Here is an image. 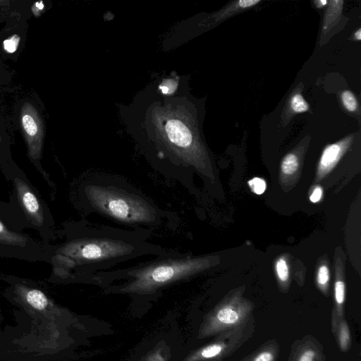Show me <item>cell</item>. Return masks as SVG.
<instances>
[{
  "label": "cell",
  "mask_w": 361,
  "mask_h": 361,
  "mask_svg": "<svg viewBox=\"0 0 361 361\" xmlns=\"http://www.w3.org/2000/svg\"><path fill=\"white\" fill-rule=\"evenodd\" d=\"M196 107L181 79L171 94L161 93L156 84L149 86L123 116L128 131L151 166L188 190L192 189L193 174L212 183L216 180Z\"/></svg>",
  "instance_id": "obj_1"
},
{
  "label": "cell",
  "mask_w": 361,
  "mask_h": 361,
  "mask_svg": "<svg viewBox=\"0 0 361 361\" xmlns=\"http://www.w3.org/2000/svg\"><path fill=\"white\" fill-rule=\"evenodd\" d=\"M152 233L87 224L56 250L59 271L64 277L87 279L133 259L166 253L169 250L147 240Z\"/></svg>",
  "instance_id": "obj_2"
},
{
  "label": "cell",
  "mask_w": 361,
  "mask_h": 361,
  "mask_svg": "<svg viewBox=\"0 0 361 361\" xmlns=\"http://www.w3.org/2000/svg\"><path fill=\"white\" fill-rule=\"evenodd\" d=\"M80 195L86 211L130 230L152 233L156 228H176L179 223L176 213L159 207L139 188L118 175H90L81 184Z\"/></svg>",
  "instance_id": "obj_3"
},
{
  "label": "cell",
  "mask_w": 361,
  "mask_h": 361,
  "mask_svg": "<svg viewBox=\"0 0 361 361\" xmlns=\"http://www.w3.org/2000/svg\"><path fill=\"white\" fill-rule=\"evenodd\" d=\"M220 263L216 255H193L177 250L156 256L133 267L98 272L87 279L99 284L122 280L115 287L119 291L152 294L176 282L190 279L216 267Z\"/></svg>",
  "instance_id": "obj_4"
},
{
  "label": "cell",
  "mask_w": 361,
  "mask_h": 361,
  "mask_svg": "<svg viewBox=\"0 0 361 361\" xmlns=\"http://www.w3.org/2000/svg\"><path fill=\"white\" fill-rule=\"evenodd\" d=\"M245 288L230 291L209 314L203 329L204 335L220 334L245 323L252 315L254 303L244 297Z\"/></svg>",
  "instance_id": "obj_5"
},
{
  "label": "cell",
  "mask_w": 361,
  "mask_h": 361,
  "mask_svg": "<svg viewBox=\"0 0 361 361\" xmlns=\"http://www.w3.org/2000/svg\"><path fill=\"white\" fill-rule=\"evenodd\" d=\"M255 331V320L252 314L245 323L220 333L214 343L200 351L199 357L204 361H221L247 342Z\"/></svg>",
  "instance_id": "obj_6"
},
{
  "label": "cell",
  "mask_w": 361,
  "mask_h": 361,
  "mask_svg": "<svg viewBox=\"0 0 361 361\" xmlns=\"http://www.w3.org/2000/svg\"><path fill=\"white\" fill-rule=\"evenodd\" d=\"M310 137H306L293 149L287 153L280 164L279 183L286 190H290L298 181Z\"/></svg>",
  "instance_id": "obj_7"
},
{
  "label": "cell",
  "mask_w": 361,
  "mask_h": 361,
  "mask_svg": "<svg viewBox=\"0 0 361 361\" xmlns=\"http://www.w3.org/2000/svg\"><path fill=\"white\" fill-rule=\"evenodd\" d=\"M354 135H348L341 140L326 145L318 161L314 182L322 180L337 165L342 157L351 147Z\"/></svg>",
  "instance_id": "obj_8"
},
{
  "label": "cell",
  "mask_w": 361,
  "mask_h": 361,
  "mask_svg": "<svg viewBox=\"0 0 361 361\" xmlns=\"http://www.w3.org/2000/svg\"><path fill=\"white\" fill-rule=\"evenodd\" d=\"M345 302V267L342 258L335 257V276L334 283V305L331 311V326L332 334L341 321L344 319Z\"/></svg>",
  "instance_id": "obj_9"
},
{
  "label": "cell",
  "mask_w": 361,
  "mask_h": 361,
  "mask_svg": "<svg viewBox=\"0 0 361 361\" xmlns=\"http://www.w3.org/2000/svg\"><path fill=\"white\" fill-rule=\"evenodd\" d=\"M287 361H326V356L321 343L307 335L293 343Z\"/></svg>",
  "instance_id": "obj_10"
},
{
  "label": "cell",
  "mask_w": 361,
  "mask_h": 361,
  "mask_svg": "<svg viewBox=\"0 0 361 361\" xmlns=\"http://www.w3.org/2000/svg\"><path fill=\"white\" fill-rule=\"evenodd\" d=\"M18 198L29 220L35 226H42L44 221L42 207L37 196L29 185L20 178H15Z\"/></svg>",
  "instance_id": "obj_11"
},
{
  "label": "cell",
  "mask_w": 361,
  "mask_h": 361,
  "mask_svg": "<svg viewBox=\"0 0 361 361\" xmlns=\"http://www.w3.org/2000/svg\"><path fill=\"white\" fill-rule=\"evenodd\" d=\"M21 125L26 136L29 154L36 159L40 157L42 149V133L39 120L30 110L23 111L20 118Z\"/></svg>",
  "instance_id": "obj_12"
},
{
  "label": "cell",
  "mask_w": 361,
  "mask_h": 361,
  "mask_svg": "<svg viewBox=\"0 0 361 361\" xmlns=\"http://www.w3.org/2000/svg\"><path fill=\"white\" fill-rule=\"evenodd\" d=\"M261 0H238L229 2L218 12L207 18L204 23L213 26L239 13L259 4Z\"/></svg>",
  "instance_id": "obj_13"
},
{
  "label": "cell",
  "mask_w": 361,
  "mask_h": 361,
  "mask_svg": "<svg viewBox=\"0 0 361 361\" xmlns=\"http://www.w3.org/2000/svg\"><path fill=\"white\" fill-rule=\"evenodd\" d=\"M302 85H298L290 94L283 111L281 121L283 126L287 125L293 116L307 112L310 109L307 102L302 94Z\"/></svg>",
  "instance_id": "obj_14"
},
{
  "label": "cell",
  "mask_w": 361,
  "mask_h": 361,
  "mask_svg": "<svg viewBox=\"0 0 361 361\" xmlns=\"http://www.w3.org/2000/svg\"><path fill=\"white\" fill-rule=\"evenodd\" d=\"M280 346L274 340H269L240 361H277Z\"/></svg>",
  "instance_id": "obj_15"
},
{
  "label": "cell",
  "mask_w": 361,
  "mask_h": 361,
  "mask_svg": "<svg viewBox=\"0 0 361 361\" xmlns=\"http://www.w3.org/2000/svg\"><path fill=\"white\" fill-rule=\"evenodd\" d=\"M343 0L329 1L327 8L324 15L322 35L327 34L338 23L343 8Z\"/></svg>",
  "instance_id": "obj_16"
},
{
  "label": "cell",
  "mask_w": 361,
  "mask_h": 361,
  "mask_svg": "<svg viewBox=\"0 0 361 361\" xmlns=\"http://www.w3.org/2000/svg\"><path fill=\"white\" fill-rule=\"evenodd\" d=\"M274 271L279 289L286 293L290 283V269L288 257L281 255L274 262Z\"/></svg>",
  "instance_id": "obj_17"
},
{
  "label": "cell",
  "mask_w": 361,
  "mask_h": 361,
  "mask_svg": "<svg viewBox=\"0 0 361 361\" xmlns=\"http://www.w3.org/2000/svg\"><path fill=\"white\" fill-rule=\"evenodd\" d=\"M19 290L23 295L27 303L32 308L37 310H43L48 306V298L41 290L23 286L20 287Z\"/></svg>",
  "instance_id": "obj_18"
},
{
  "label": "cell",
  "mask_w": 361,
  "mask_h": 361,
  "mask_svg": "<svg viewBox=\"0 0 361 361\" xmlns=\"http://www.w3.org/2000/svg\"><path fill=\"white\" fill-rule=\"evenodd\" d=\"M315 283L323 295L325 296L329 295L330 270L329 262L325 258L322 259L318 264Z\"/></svg>",
  "instance_id": "obj_19"
},
{
  "label": "cell",
  "mask_w": 361,
  "mask_h": 361,
  "mask_svg": "<svg viewBox=\"0 0 361 361\" xmlns=\"http://www.w3.org/2000/svg\"><path fill=\"white\" fill-rule=\"evenodd\" d=\"M333 334L340 350L343 353L348 352L351 347L352 337L349 325L345 318L338 324Z\"/></svg>",
  "instance_id": "obj_20"
},
{
  "label": "cell",
  "mask_w": 361,
  "mask_h": 361,
  "mask_svg": "<svg viewBox=\"0 0 361 361\" xmlns=\"http://www.w3.org/2000/svg\"><path fill=\"white\" fill-rule=\"evenodd\" d=\"M27 238L15 232L10 231L1 221H0V243L25 246Z\"/></svg>",
  "instance_id": "obj_21"
},
{
  "label": "cell",
  "mask_w": 361,
  "mask_h": 361,
  "mask_svg": "<svg viewBox=\"0 0 361 361\" xmlns=\"http://www.w3.org/2000/svg\"><path fill=\"white\" fill-rule=\"evenodd\" d=\"M341 100L343 107L349 112L356 113L359 110L357 99L354 94L348 90L341 94Z\"/></svg>",
  "instance_id": "obj_22"
},
{
  "label": "cell",
  "mask_w": 361,
  "mask_h": 361,
  "mask_svg": "<svg viewBox=\"0 0 361 361\" xmlns=\"http://www.w3.org/2000/svg\"><path fill=\"white\" fill-rule=\"evenodd\" d=\"M247 185L251 191L256 195H262L267 188V183L264 179L259 177H254L247 181Z\"/></svg>",
  "instance_id": "obj_23"
},
{
  "label": "cell",
  "mask_w": 361,
  "mask_h": 361,
  "mask_svg": "<svg viewBox=\"0 0 361 361\" xmlns=\"http://www.w3.org/2000/svg\"><path fill=\"white\" fill-rule=\"evenodd\" d=\"M20 37L15 35L4 42V48L8 53L15 52L18 47Z\"/></svg>",
  "instance_id": "obj_24"
},
{
  "label": "cell",
  "mask_w": 361,
  "mask_h": 361,
  "mask_svg": "<svg viewBox=\"0 0 361 361\" xmlns=\"http://www.w3.org/2000/svg\"><path fill=\"white\" fill-rule=\"evenodd\" d=\"M322 197L323 188L319 185H314L310 193V200L313 203H317L322 200Z\"/></svg>",
  "instance_id": "obj_25"
},
{
  "label": "cell",
  "mask_w": 361,
  "mask_h": 361,
  "mask_svg": "<svg viewBox=\"0 0 361 361\" xmlns=\"http://www.w3.org/2000/svg\"><path fill=\"white\" fill-rule=\"evenodd\" d=\"M315 6L318 8H322L328 5L329 1L326 0H316L313 1Z\"/></svg>",
  "instance_id": "obj_26"
},
{
  "label": "cell",
  "mask_w": 361,
  "mask_h": 361,
  "mask_svg": "<svg viewBox=\"0 0 361 361\" xmlns=\"http://www.w3.org/2000/svg\"><path fill=\"white\" fill-rule=\"evenodd\" d=\"M353 39L357 41L361 40V28H358L353 34Z\"/></svg>",
  "instance_id": "obj_27"
}]
</instances>
